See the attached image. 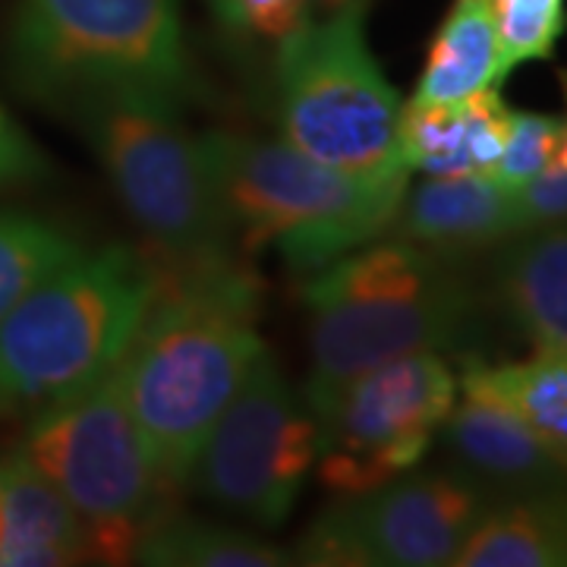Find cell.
I'll use <instances>...</instances> for the list:
<instances>
[{
	"instance_id": "1",
	"label": "cell",
	"mask_w": 567,
	"mask_h": 567,
	"mask_svg": "<svg viewBox=\"0 0 567 567\" xmlns=\"http://www.w3.org/2000/svg\"><path fill=\"white\" fill-rule=\"evenodd\" d=\"M259 287L230 262L155 265V293L114 363L162 473L181 488L221 410L265 344Z\"/></svg>"
},
{
	"instance_id": "2",
	"label": "cell",
	"mask_w": 567,
	"mask_h": 567,
	"mask_svg": "<svg viewBox=\"0 0 567 567\" xmlns=\"http://www.w3.org/2000/svg\"><path fill=\"white\" fill-rule=\"evenodd\" d=\"M199 145L230 234L246 252H281L303 278L391 230L410 186V174L353 177L284 140L218 130Z\"/></svg>"
},
{
	"instance_id": "3",
	"label": "cell",
	"mask_w": 567,
	"mask_h": 567,
	"mask_svg": "<svg viewBox=\"0 0 567 567\" xmlns=\"http://www.w3.org/2000/svg\"><path fill=\"white\" fill-rule=\"evenodd\" d=\"M7 61L20 92L63 114L102 95L183 107L196 82L177 0H20Z\"/></svg>"
},
{
	"instance_id": "4",
	"label": "cell",
	"mask_w": 567,
	"mask_h": 567,
	"mask_svg": "<svg viewBox=\"0 0 567 567\" xmlns=\"http://www.w3.org/2000/svg\"><path fill=\"white\" fill-rule=\"evenodd\" d=\"M155 293L130 246L80 252L0 319V416H35L121 360Z\"/></svg>"
},
{
	"instance_id": "5",
	"label": "cell",
	"mask_w": 567,
	"mask_h": 567,
	"mask_svg": "<svg viewBox=\"0 0 567 567\" xmlns=\"http://www.w3.org/2000/svg\"><path fill=\"white\" fill-rule=\"evenodd\" d=\"M20 454L80 517L89 561H133L142 536L174 514L181 488L162 473L114 369L35 413Z\"/></svg>"
},
{
	"instance_id": "6",
	"label": "cell",
	"mask_w": 567,
	"mask_h": 567,
	"mask_svg": "<svg viewBox=\"0 0 567 567\" xmlns=\"http://www.w3.org/2000/svg\"><path fill=\"white\" fill-rule=\"evenodd\" d=\"M102 162L117 199L171 265L234 259L203 145L186 133L181 107L148 95H102L70 111Z\"/></svg>"
},
{
	"instance_id": "7",
	"label": "cell",
	"mask_w": 567,
	"mask_h": 567,
	"mask_svg": "<svg viewBox=\"0 0 567 567\" xmlns=\"http://www.w3.org/2000/svg\"><path fill=\"white\" fill-rule=\"evenodd\" d=\"M365 13L306 20L278 44L281 140L353 177L413 174L401 155L404 104L365 44Z\"/></svg>"
},
{
	"instance_id": "8",
	"label": "cell",
	"mask_w": 567,
	"mask_h": 567,
	"mask_svg": "<svg viewBox=\"0 0 567 567\" xmlns=\"http://www.w3.org/2000/svg\"><path fill=\"white\" fill-rule=\"evenodd\" d=\"M319 457V423L262 350L196 454L189 483L224 514L281 527Z\"/></svg>"
},
{
	"instance_id": "9",
	"label": "cell",
	"mask_w": 567,
	"mask_h": 567,
	"mask_svg": "<svg viewBox=\"0 0 567 567\" xmlns=\"http://www.w3.org/2000/svg\"><path fill=\"white\" fill-rule=\"evenodd\" d=\"M488 502L457 470H410L369 492L338 495L297 543L293 565H454Z\"/></svg>"
},
{
	"instance_id": "10",
	"label": "cell",
	"mask_w": 567,
	"mask_h": 567,
	"mask_svg": "<svg viewBox=\"0 0 567 567\" xmlns=\"http://www.w3.org/2000/svg\"><path fill=\"white\" fill-rule=\"evenodd\" d=\"M454 401L457 375L435 350L360 375L316 416L322 483L334 495H357L410 473Z\"/></svg>"
},
{
	"instance_id": "11",
	"label": "cell",
	"mask_w": 567,
	"mask_h": 567,
	"mask_svg": "<svg viewBox=\"0 0 567 567\" xmlns=\"http://www.w3.org/2000/svg\"><path fill=\"white\" fill-rule=\"evenodd\" d=\"M309 312L312 369L303 385V404L312 416H319L365 372L401 357L429 350L439 353L454 344L466 331L473 297L466 284L451 275L423 290L324 303Z\"/></svg>"
},
{
	"instance_id": "12",
	"label": "cell",
	"mask_w": 567,
	"mask_h": 567,
	"mask_svg": "<svg viewBox=\"0 0 567 567\" xmlns=\"http://www.w3.org/2000/svg\"><path fill=\"white\" fill-rule=\"evenodd\" d=\"M442 423V442L454 470L480 486L488 498L527 495L539 488L567 486V470L527 423L480 388H464Z\"/></svg>"
},
{
	"instance_id": "13",
	"label": "cell",
	"mask_w": 567,
	"mask_h": 567,
	"mask_svg": "<svg viewBox=\"0 0 567 567\" xmlns=\"http://www.w3.org/2000/svg\"><path fill=\"white\" fill-rule=\"evenodd\" d=\"M391 230L406 244L451 259L514 240L527 234V221L517 189L483 174H457L406 186Z\"/></svg>"
},
{
	"instance_id": "14",
	"label": "cell",
	"mask_w": 567,
	"mask_h": 567,
	"mask_svg": "<svg viewBox=\"0 0 567 567\" xmlns=\"http://www.w3.org/2000/svg\"><path fill=\"white\" fill-rule=\"evenodd\" d=\"M511 107L498 89H486L457 104H404L401 155L425 177L483 174L492 177L505 152Z\"/></svg>"
},
{
	"instance_id": "15",
	"label": "cell",
	"mask_w": 567,
	"mask_h": 567,
	"mask_svg": "<svg viewBox=\"0 0 567 567\" xmlns=\"http://www.w3.org/2000/svg\"><path fill=\"white\" fill-rule=\"evenodd\" d=\"M89 561V536L73 507L20 451L0 457V567Z\"/></svg>"
},
{
	"instance_id": "16",
	"label": "cell",
	"mask_w": 567,
	"mask_h": 567,
	"mask_svg": "<svg viewBox=\"0 0 567 567\" xmlns=\"http://www.w3.org/2000/svg\"><path fill=\"white\" fill-rule=\"evenodd\" d=\"M495 290L536 350H567V221L520 234L495 265Z\"/></svg>"
},
{
	"instance_id": "17",
	"label": "cell",
	"mask_w": 567,
	"mask_h": 567,
	"mask_svg": "<svg viewBox=\"0 0 567 567\" xmlns=\"http://www.w3.org/2000/svg\"><path fill=\"white\" fill-rule=\"evenodd\" d=\"M454 567H567V486L488 502Z\"/></svg>"
},
{
	"instance_id": "18",
	"label": "cell",
	"mask_w": 567,
	"mask_h": 567,
	"mask_svg": "<svg viewBox=\"0 0 567 567\" xmlns=\"http://www.w3.org/2000/svg\"><path fill=\"white\" fill-rule=\"evenodd\" d=\"M511 66L502 51L492 0H454L429 44L410 104H457L498 89Z\"/></svg>"
},
{
	"instance_id": "19",
	"label": "cell",
	"mask_w": 567,
	"mask_h": 567,
	"mask_svg": "<svg viewBox=\"0 0 567 567\" xmlns=\"http://www.w3.org/2000/svg\"><path fill=\"white\" fill-rule=\"evenodd\" d=\"M457 385L480 388L514 410L567 470V350H536L520 363L470 360Z\"/></svg>"
},
{
	"instance_id": "20",
	"label": "cell",
	"mask_w": 567,
	"mask_h": 567,
	"mask_svg": "<svg viewBox=\"0 0 567 567\" xmlns=\"http://www.w3.org/2000/svg\"><path fill=\"white\" fill-rule=\"evenodd\" d=\"M133 561L158 567H284L293 565V551L249 529L167 514L142 536Z\"/></svg>"
},
{
	"instance_id": "21",
	"label": "cell",
	"mask_w": 567,
	"mask_h": 567,
	"mask_svg": "<svg viewBox=\"0 0 567 567\" xmlns=\"http://www.w3.org/2000/svg\"><path fill=\"white\" fill-rule=\"evenodd\" d=\"M80 252V244L58 224L29 212H0V319Z\"/></svg>"
},
{
	"instance_id": "22",
	"label": "cell",
	"mask_w": 567,
	"mask_h": 567,
	"mask_svg": "<svg viewBox=\"0 0 567 567\" xmlns=\"http://www.w3.org/2000/svg\"><path fill=\"white\" fill-rule=\"evenodd\" d=\"M507 66L546 61L565 35V0H492Z\"/></svg>"
},
{
	"instance_id": "23",
	"label": "cell",
	"mask_w": 567,
	"mask_h": 567,
	"mask_svg": "<svg viewBox=\"0 0 567 567\" xmlns=\"http://www.w3.org/2000/svg\"><path fill=\"white\" fill-rule=\"evenodd\" d=\"M561 136H565L561 117L536 114V111H511L505 152L495 164L492 177L502 186L520 189L524 183L546 174L551 167L561 148Z\"/></svg>"
},
{
	"instance_id": "24",
	"label": "cell",
	"mask_w": 567,
	"mask_h": 567,
	"mask_svg": "<svg viewBox=\"0 0 567 567\" xmlns=\"http://www.w3.org/2000/svg\"><path fill=\"white\" fill-rule=\"evenodd\" d=\"M221 25L234 35L262 39L281 44L290 39L306 20V0H208Z\"/></svg>"
},
{
	"instance_id": "25",
	"label": "cell",
	"mask_w": 567,
	"mask_h": 567,
	"mask_svg": "<svg viewBox=\"0 0 567 567\" xmlns=\"http://www.w3.org/2000/svg\"><path fill=\"white\" fill-rule=\"evenodd\" d=\"M48 174L51 164L41 155L39 145L0 107V189L48 181Z\"/></svg>"
},
{
	"instance_id": "26",
	"label": "cell",
	"mask_w": 567,
	"mask_h": 567,
	"mask_svg": "<svg viewBox=\"0 0 567 567\" xmlns=\"http://www.w3.org/2000/svg\"><path fill=\"white\" fill-rule=\"evenodd\" d=\"M517 203L524 212L527 230L567 221V171L548 167L546 174L524 183L517 189Z\"/></svg>"
},
{
	"instance_id": "27",
	"label": "cell",
	"mask_w": 567,
	"mask_h": 567,
	"mask_svg": "<svg viewBox=\"0 0 567 567\" xmlns=\"http://www.w3.org/2000/svg\"><path fill=\"white\" fill-rule=\"evenodd\" d=\"M372 0H306L309 20H331L344 13H365Z\"/></svg>"
},
{
	"instance_id": "28",
	"label": "cell",
	"mask_w": 567,
	"mask_h": 567,
	"mask_svg": "<svg viewBox=\"0 0 567 567\" xmlns=\"http://www.w3.org/2000/svg\"><path fill=\"white\" fill-rule=\"evenodd\" d=\"M561 92H565V102H567V70L561 73ZM551 167H558V171H567V117H565V136H561V148H558V155H555Z\"/></svg>"
}]
</instances>
